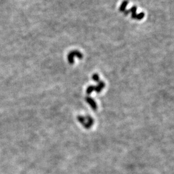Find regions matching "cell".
Here are the masks:
<instances>
[{"instance_id": "obj_5", "label": "cell", "mask_w": 174, "mask_h": 174, "mask_svg": "<svg viewBox=\"0 0 174 174\" xmlns=\"http://www.w3.org/2000/svg\"><path fill=\"white\" fill-rule=\"evenodd\" d=\"M130 10H125L124 11V15H127L129 13H130Z\"/></svg>"}, {"instance_id": "obj_2", "label": "cell", "mask_w": 174, "mask_h": 174, "mask_svg": "<svg viewBox=\"0 0 174 174\" xmlns=\"http://www.w3.org/2000/svg\"><path fill=\"white\" fill-rule=\"evenodd\" d=\"M130 12L131 13V18L133 19H136L137 17V14H136V11H137V7L134 6L132 8H131L130 10Z\"/></svg>"}, {"instance_id": "obj_3", "label": "cell", "mask_w": 174, "mask_h": 174, "mask_svg": "<svg viewBox=\"0 0 174 174\" xmlns=\"http://www.w3.org/2000/svg\"><path fill=\"white\" fill-rule=\"evenodd\" d=\"M128 4V1L127 0H124L123 1V2L122 3L119 10L120 12H124L126 10V6H127V5Z\"/></svg>"}, {"instance_id": "obj_4", "label": "cell", "mask_w": 174, "mask_h": 174, "mask_svg": "<svg viewBox=\"0 0 174 174\" xmlns=\"http://www.w3.org/2000/svg\"><path fill=\"white\" fill-rule=\"evenodd\" d=\"M144 15H145V14H144V13H140V14H139L137 15L136 19H137V20H139V21H140V20H141L142 19L144 18Z\"/></svg>"}, {"instance_id": "obj_1", "label": "cell", "mask_w": 174, "mask_h": 174, "mask_svg": "<svg viewBox=\"0 0 174 174\" xmlns=\"http://www.w3.org/2000/svg\"><path fill=\"white\" fill-rule=\"evenodd\" d=\"M83 55L79 52V51H72L71 52L69 55L68 56V59L69 60V61L70 62H73V58L74 56H76V57H78L79 58H82L83 56Z\"/></svg>"}]
</instances>
